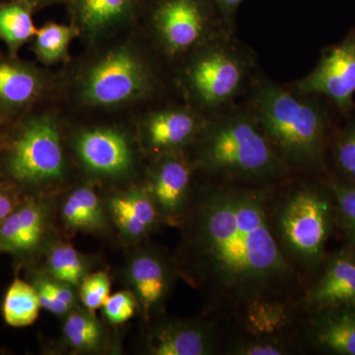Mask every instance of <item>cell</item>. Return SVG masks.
<instances>
[{"instance_id": "cell-16", "label": "cell", "mask_w": 355, "mask_h": 355, "mask_svg": "<svg viewBox=\"0 0 355 355\" xmlns=\"http://www.w3.org/2000/svg\"><path fill=\"white\" fill-rule=\"evenodd\" d=\"M207 121L190 108L159 110L144 121L142 139L147 149L156 157L179 153L195 142Z\"/></svg>"}, {"instance_id": "cell-36", "label": "cell", "mask_w": 355, "mask_h": 355, "mask_svg": "<svg viewBox=\"0 0 355 355\" xmlns=\"http://www.w3.org/2000/svg\"><path fill=\"white\" fill-rule=\"evenodd\" d=\"M26 3L29 4L32 7L33 10L36 11L41 10L44 7L53 6V4L58 3V2L64 1V0H23Z\"/></svg>"}, {"instance_id": "cell-29", "label": "cell", "mask_w": 355, "mask_h": 355, "mask_svg": "<svg viewBox=\"0 0 355 355\" xmlns=\"http://www.w3.org/2000/svg\"><path fill=\"white\" fill-rule=\"evenodd\" d=\"M224 352L235 355H284L299 350L297 342L289 338H243L226 343Z\"/></svg>"}, {"instance_id": "cell-20", "label": "cell", "mask_w": 355, "mask_h": 355, "mask_svg": "<svg viewBox=\"0 0 355 355\" xmlns=\"http://www.w3.org/2000/svg\"><path fill=\"white\" fill-rule=\"evenodd\" d=\"M300 299L270 298L254 301L235 313L239 318L243 338H292L299 313ZM297 342V340H296Z\"/></svg>"}, {"instance_id": "cell-8", "label": "cell", "mask_w": 355, "mask_h": 355, "mask_svg": "<svg viewBox=\"0 0 355 355\" xmlns=\"http://www.w3.org/2000/svg\"><path fill=\"white\" fill-rule=\"evenodd\" d=\"M149 18L161 48L170 57L189 55L229 36L212 0H151Z\"/></svg>"}, {"instance_id": "cell-27", "label": "cell", "mask_w": 355, "mask_h": 355, "mask_svg": "<svg viewBox=\"0 0 355 355\" xmlns=\"http://www.w3.org/2000/svg\"><path fill=\"white\" fill-rule=\"evenodd\" d=\"M48 275L73 287H79L89 275L85 257L69 244H58L51 248L46 260Z\"/></svg>"}, {"instance_id": "cell-22", "label": "cell", "mask_w": 355, "mask_h": 355, "mask_svg": "<svg viewBox=\"0 0 355 355\" xmlns=\"http://www.w3.org/2000/svg\"><path fill=\"white\" fill-rule=\"evenodd\" d=\"M60 210L65 227L70 230L96 232L106 227V205L90 187H78L69 193Z\"/></svg>"}, {"instance_id": "cell-14", "label": "cell", "mask_w": 355, "mask_h": 355, "mask_svg": "<svg viewBox=\"0 0 355 355\" xmlns=\"http://www.w3.org/2000/svg\"><path fill=\"white\" fill-rule=\"evenodd\" d=\"M146 350L153 355L216 354L221 352V338L209 322L165 319L149 331Z\"/></svg>"}, {"instance_id": "cell-26", "label": "cell", "mask_w": 355, "mask_h": 355, "mask_svg": "<svg viewBox=\"0 0 355 355\" xmlns=\"http://www.w3.org/2000/svg\"><path fill=\"white\" fill-rule=\"evenodd\" d=\"M41 307L34 286L15 279L6 292L2 311L7 324L24 328L36 321Z\"/></svg>"}, {"instance_id": "cell-5", "label": "cell", "mask_w": 355, "mask_h": 355, "mask_svg": "<svg viewBox=\"0 0 355 355\" xmlns=\"http://www.w3.org/2000/svg\"><path fill=\"white\" fill-rule=\"evenodd\" d=\"M3 169L11 180L24 186H42L64 179V148L53 116L27 114L12 123Z\"/></svg>"}, {"instance_id": "cell-15", "label": "cell", "mask_w": 355, "mask_h": 355, "mask_svg": "<svg viewBox=\"0 0 355 355\" xmlns=\"http://www.w3.org/2000/svg\"><path fill=\"white\" fill-rule=\"evenodd\" d=\"M296 340L299 347L323 354L355 355V307L312 311Z\"/></svg>"}, {"instance_id": "cell-2", "label": "cell", "mask_w": 355, "mask_h": 355, "mask_svg": "<svg viewBox=\"0 0 355 355\" xmlns=\"http://www.w3.org/2000/svg\"><path fill=\"white\" fill-rule=\"evenodd\" d=\"M249 110L289 172H315L323 167L329 119L316 96L259 78Z\"/></svg>"}, {"instance_id": "cell-30", "label": "cell", "mask_w": 355, "mask_h": 355, "mask_svg": "<svg viewBox=\"0 0 355 355\" xmlns=\"http://www.w3.org/2000/svg\"><path fill=\"white\" fill-rule=\"evenodd\" d=\"M327 186L335 202L336 220L355 246V184L331 178Z\"/></svg>"}, {"instance_id": "cell-13", "label": "cell", "mask_w": 355, "mask_h": 355, "mask_svg": "<svg viewBox=\"0 0 355 355\" xmlns=\"http://www.w3.org/2000/svg\"><path fill=\"white\" fill-rule=\"evenodd\" d=\"M46 76L36 65L17 57L0 55V125L12 123L41 99Z\"/></svg>"}, {"instance_id": "cell-34", "label": "cell", "mask_w": 355, "mask_h": 355, "mask_svg": "<svg viewBox=\"0 0 355 355\" xmlns=\"http://www.w3.org/2000/svg\"><path fill=\"white\" fill-rule=\"evenodd\" d=\"M243 1L244 0H212L229 31L232 29L235 14Z\"/></svg>"}, {"instance_id": "cell-37", "label": "cell", "mask_w": 355, "mask_h": 355, "mask_svg": "<svg viewBox=\"0 0 355 355\" xmlns=\"http://www.w3.org/2000/svg\"><path fill=\"white\" fill-rule=\"evenodd\" d=\"M350 254H352V259H354V261H355V249H354V253Z\"/></svg>"}, {"instance_id": "cell-23", "label": "cell", "mask_w": 355, "mask_h": 355, "mask_svg": "<svg viewBox=\"0 0 355 355\" xmlns=\"http://www.w3.org/2000/svg\"><path fill=\"white\" fill-rule=\"evenodd\" d=\"M34 12L23 0L0 2V41L11 57H17L23 46L34 39L38 30L33 21Z\"/></svg>"}, {"instance_id": "cell-1", "label": "cell", "mask_w": 355, "mask_h": 355, "mask_svg": "<svg viewBox=\"0 0 355 355\" xmlns=\"http://www.w3.org/2000/svg\"><path fill=\"white\" fill-rule=\"evenodd\" d=\"M270 186L217 181L198 193L184 218V270L211 307L237 313L254 301L295 298L302 275L272 225Z\"/></svg>"}, {"instance_id": "cell-25", "label": "cell", "mask_w": 355, "mask_h": 355, "mask_svg": "<svg viewBox=\"0 0 355 355\" xmlns=\"http://www.w3.org/2000/svg\"><path fill=\"white\" fill-rule=\"evenodd\" d=\"M79 35L73 25L50 22L37 30L33 39V51L37 60L50 65L64 62L69 55L72 40Z\"/></svg>"}, {"instance_id": "cell-19", "label": "cell", "mask_w": 355, "mask_h": 355, "mask_svg": "<svg viewBox=\"0 0 355 355\" xmlns=\"http://www.w3.org/2000/svg\"><path fill=\"white\" fill-rule=\"evenodd\" d=\"M105 205L121 237L127 241L144 239L163 221L146 187L111 193Z\"/></svg>"}, {"instance_id": "cell-4", "label": "cell", "mask_w": 355, "mask_h": 355, "mask_svg": "<svg viewBox=\"0 0 355 355\" xmlns=\"http://www.w3.org/2000/svg\"><path fill=\"white\" fill-rule=\"evenodd\" d=\"M336 219L330 189L298 183L272 202V225L287 259L302 275L312 273L324 259Z\"/></svg>"}, {"instance_id": "cell-10", "label": "cell", "mask_w": 355, "mask_h": 355, "mask_svg": "<svg viewBox=\"0 0 355 355\" xmlns=\"http://www.w3.org/2000/svg\"><path fill=\"white\" fill-rule=\"evenodd\" d=\"M193 161L183 151L157 156L148 173L146 189L163 221L181 223L188 211Z\"/></svg>"}, {"instance_id": "cell-35", "label": "cell", "mask_w": 355, "mask_h": 355, "mask_svg": "<svg viewBox=\"0 0 355 355\" xmlns=\"http://www.w3.org/2000/svg\"><path fill=\"white\" fill-rule=\"evenodd\" d=\"M16 207V198L6 187L0 184V224Z\"/></svg>"}, {"instance_id": "cell-38", "label": "cell", "mask_w": 355, "mask_h": 355, "mask_svg": "<svg viewBox=\"0 0 355 355\" xmlns=\"http://www.w3.org/2000/svg\"><path fill=\"white\" fill-rule=\"evenodd\" d=\"M4 1V0H0V2Z\"/></svg>"}, {"instance_id": "cell-3", "label": "cell", "mask_w": 355, "mask_h": 355, "mask_svg": "<svg viewBox=\"0 0 355 355\" xmlns=\"http://www.w3.org/2000/svg\"><path fill=\"white\" fill-rule=\"evenodd\" d=\"M193 144L195 168L218 181L270 187L291 173L249 109L207 119Z\"/></svg>"}, {"instance_id": "cell-9", "label": "cell", "mask_w": 355, "mask_h": 355, "mask_svg": "<svg viewBox=\"0 0 355 355\" xmlns=\"http://www.w3.org/2000/svg\"><path fill=\"white\" fill-rule=\"evenodd\" d=\"M291 88L301 94L326 96L343 111L352 108L355 92V28L342 42L326 49L315 69Z\"/></svg>"}, {"instance_id": "cell-28", "label": "cell", "mask_w": 355, "mask_h": 355, "mask_svg": "<svg viewBox=\"0 0 355 355\" xmlns=\"http://www.w3.org/2000/svg\"><path fill=\"white\" fill-rule=\"evenodd\" d=\"M42 307L58 316H67L76 308L73 286L53 279L50 275H38L34 279Z\"/></svg>"}, {"instance_id": "cell-24", "label": "cell", "mask_w": 355, "mask_h": 355, "mask_svg": "<svg viewBox=\"0 0 355 355\" xmlns=\"http://www.w3.org/2000/svg\"><path fill=\"white\" fill-rule=\"evenodd\" d=\"M64 343L77 352H101L107 345V334L90 311L74 308L65 318Z\"/></svg>"}, {"instance_id": "cell-21", "label": "cell", "mask_w": 355, "mask_h": 355, "mask_svg": "<svg viewBox=\"0 0 355 355\" xmlns=\"http://www.w3.org/2000/svg\"><path fill=\"white\" fill-rule=\"evenodd\" d=\"M48 225V207L35 198L26 200L0 224V252L14 254L31 253L41 245Z\"/></svg>"}, {"instance_id": "cell-7", "label": "cell", "mask_w": 355, "mask_h": 355, "mask_svg": "<svg viewBox=\"0 0 355 355\" xmlns=\"http://www.w3.org/2000/svg\"><path fill=\"white\" fill-rule=\"evenodd\" d=\"M153 87V74L137 51L116 46L89 64L79 83L87 106L113 108L141 99Z\"/></svg>"}, {"instance_id": "cell-33", "label": "cell", "mask_w": 355, "mask_h": 355, "mask_svg": "<svg viewBox=\"0 0 355 355\" xmlns=\"http://www.w3.org/2000/svg\"><path fill=\"white\" fill-rule=\"evenodd\" d=\"M139 309V302L132 291H120L110 295L103 305L105 317L110 323L120 324L125 323L135 316Z\"/></svg>"}, {"instance_id": "cell-18", "label": "cell", "mask_w": 355, "mask_h": 355, "mask_svg": "<svg viewBox=\"0 0 355 355\" xmlns=\"http://www.w3.org/2000/svg\"><path fill=\"white\" fill-rule=\"evenodd\" d=\"M303 311L355 307V261L352 254L331 257L321 277L300 298Z\"/></svg>"}, {"instance_id": "cell-6", "label": "cell", "mask_w": 355, "mask_h": 355, "mask_svg": "<svg viewBox=\"0 0 355 355\" xmlns=\"http://www.w3.org/2000/svg\"><path fill=\"white\" fill-rule=\"evenodd\" d=\"M253 69V60L222 37L190 55L183 80L193 99L202 109L216 111L227 107L240 94Z\"/></svg>"}, {"instance_id": "cell-11", "label": "cell", "mask_w": 355, "mask_h": 355, "mask_svg": "<svg viewBox=\"0 0 355 355\" xmlns=\"http://www.w3.org/2000/svg\"><path fill=\"white\" fill-rule=\"evenodd\" d=\"M74 148L88 172L116 179L132 170L133 151L127 135L113 128H92L76 135Z\"/></svg>"}, {"instance_id": "cell-17", "label": "cell", "mask_w": 355, "mask_h": 355, "mask_svg": "<svg viewBox=\"0 0 355 355\" xmlns=\"http://www.w3.org/2000/svg\"><path fill=\"white\" fill-rule=\"evenodd\" d=\"M72 25L95 40L137 19L144 0H64Z\"/></svg>"}, {"instance_id": "cell-12", "label": "cell", "mask_w": 355, "mask_h": 355, "mask_svg": "<svg viewBox=\"0 0 355 355\" xmlns=\"http://www.w3.org/2000/svg\"><path fill=\"white\" fill-rule=\"evenodd\" d=\"M172 261L154 248H146L130 257L125 279L146 319L153 316L164 304L176 277Z\"/></svg>"}, {"instance_id": "cell-32", "label": "cell", "mask_w": 355, "mask_h": 355, "mask_svg": "<svg viewBox=\"0 0 355 355\" xmlns=\"http://www.w3.org/2000/svg\"><path fill=\"white\" fill-rule=\"evenodd\" d=\"M111 280L108 273L97 272L88 275L79 286V297L85 309L94 312L103 307L110 296Z\"/></svg>"}, {"instance_id": "cell-31", "label": "cell", "mask_w": 355, "mask_h": 355, "mask_svg": "<svg viewBox=\"0 0 355 355\" xmlns=\"http://www.w3.org/2000/svg\"><path fill=\"white\" fill-rule=\"evenodd\" d=\"M333 157L340 179L355 184V119L336 139Z\"/></svg>"}]
</instances>
